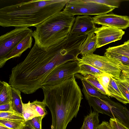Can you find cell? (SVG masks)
I'll return each instance as SVG.
<instances>
[{
    "instance_id": "1",
    "label": "cell",
    "mask_w": 129,
    "mask_h": 129,
    "mask_svg": "<svg viewBox=\"0 0 129 129\" xmlns=\"http://www.w3.org/2000/svg\"><path fill=\"white\" fill-rule=\"evenodd\" d=\"M73 59L68 49L60 44L43 48L35 43L25 59L12 69L9 84L24 94L33 93L42 88L53 69Z\"/></svg>"
},
{
    "instance_id": "2",
    "label": "cell",
    "mask_w": 129,
    "mask_h": 129,
    "mask_svg": "<svg viewBox=\"0 0 129 129\" xmlns=\"http://www.w3.org/2000/svg\"><path fill=\"white\" fill-rule=\"evenodd\" d=\"M43 101L52 116L51 129H66L76 117L83 99L74 76L59 84L43 86Z\"/></svg>"
},
{
    "instance_id": "3",
    "label": "cell",
    "mask_w": 129,
    "mask_h": 129,
    "mask_svg": "<svg viewBox=\"0 0 129 129\" xmlns=\"http://www.w3.org/2000/svg\"><path fill=\"white\" fill-rule=\"evenodd\" d=\"M70 0H32L0 9V25L3 27H36L61 11Z\"/></svg>"
},
{
    "instance_id": "4",
    "label": "cell",
    "mask_w": 129,
    "mask_h": 129,
    "mask_svg": "<svg viewBox=\"0 0 129 129\" xmlns=\"http://www.w3.org/2000/svg\"><path fill=\"white\" fill-rule=\"evenodd\" d=\"M74 16L63 11L36 26L32 34L35 43L41 47L48 48L66 38L71 34Z\"/></svg>"
},
{
    "instance_id": "5",
    "label": "cell",
    "mask_w": 129,
    "mask_h": 129,
    "mask_svg": "<svg viewBox=\"0 0 129 129\" xmlns=\"http://www.w3.org/2000/svg\"><path fill=\"white\" fill-rule=\"evenodd\" d=\"M82 92L89 105L93 108L94 111L108 115L111 118H117L122 123L127 119L128 117L125 107L108 97L104 100L101 99Z\"/></svg>"
},
{
    "instance_id": "6",
    "label": "cell",
    "mask_w": 129,
    "mask_h": 129,
    "mask_svg": "<svg viewBox=\"0 0 129 129\" xmlns=\"http://www.w3.org/2000/svg\"><path fill=\"white\" fill-rule=\"evenodd\" d=\"M116 8L94 2L92 0H70L63 11L74 16L96 15L107 14Z\"/></svg>"
},
{
    "instance_id": "7",
    "label": "cell",
    "mask_w": 129,
    "mask_h": 129,
    "mask_svg": "<svg viewBox=\"0 0 129 129\" xmlns=\"http://www.w3.org/2000/svg\"><path fill=\"white\" fill-rule=\"evenodd\" d=\"M79 65L86 64L90 65L107 73L114 78L119 77L121 74L118 67L122 63L118 60L104 55L101 56L92 54L82 56L78 60Z\"/></svg>"
},
{
    "instance_id": "8",
    "label": "cell",
    "mask_w": 129,
    "mask_h": 129,
    "mask_svg": "<svg viewBox=\"0 0 129 129\" xmlns=\"http://www.w3.org/2000/svg\"><path fill=\"white\" fill-rule=\"evenodd\" d=\"M79 64L78 60L67 61L53 69L42 84V86L59 84L78 73Z\"/></svg>"
},
{
    "instance_id": "9",
    "label": "cell",
    "mask_w": 129,
    "mask_h": 129,
    "mask_svg": "<svg viewBox=\"0 0 129 129\" xmlns=\"http://www.w3.org/2000/svg\"><path fill=\"white\" fill-rule=\"evenodd\" d=\"M33 31L28 27H16L0 37V58L5 56Z\"/></svg>"
},
{
    "instance_id": "10",
    "label": "cell",
    "mask_w": 129,
    "mask_h": 129,
    "mask_svg": "<svg viewBox=\"0 0 129 129\" xmlns=\"http://www.w3.org/2000/svg\"><path fill=\"white\" fill-rule=\"evenodd\" d=\"M97 40V48L121 40L125 32L122 29L102 26L94 31Z\"/></svg>"
},
{
    "instance_id": "11",
    "label": "cell",
    "mask_w": 129,
    "mask_h": 129,
    "mask_svg": "<svg viewBox=\"0 0 129 129\" xmlns=\"http://www.w3.org/2000/svg\"><path fill=\"white\" fill-rule=\"evenodd\" d=\"M95 24L109 26L120 29H125L129 27V17L114 14L96 15L92 17Z\"/></svg>"
},
{
    "instance_id": "12",
    "label": "cell",
    "mask_w": 129,
    "mask_h": 129,
    "mask_svg": "<svg viewBox=\"0 0 129 129\" xmlns=\"http://www.w3.org/2000/svg\"><path fill=\"white\" fill-rule=\"evenodd\" d=\"M96 28L91 17L88 15H78L75 18L71 33L78 35H87L94 31Z\"/></svg>"
},
{
    "instance_id": "13",
    "label": "cell",
    "mask_w": 129,
    "mask_h": 129,
    "mask_svg": "<svg viewBox=\"0 0 129 129\" xmlns=\"http://www.w3.org/2000/svg\"><path fill=\"white\" fill-rule=\"evenodd\" d=\"M32 34L28 35L6 55L0 58V68L3 67L9 60L20 57L24 52L30 48L32 45Z\"/></svg>"
},
{
    "instance_id": "14",
    "label": "cell",
    "mask_w": 129,
    "mask_h": 129,
    "mask_svg": "<svg viewBox=\"0 0 129 129\" xmlns=\"http://www.w3.org/2000/svg\"><path fill=\"white\" fill-rule=\"evenodd\" d=\"M10 102L12 110L22 115L23 103L21 91L9 84Z\"/></svg>"
},
{
    "instance_id": "15",
    "label": "cell",
    "mask_w": 129,
    "mask_h": 129,
    "mask_svg": "<svg viewBox=\"0 0 129 129\" xmlns=\"http://www.w3.org/2000/svg\"><path fill=\"white\" fill-rule=\"evenodd\" d=\"M97 40L94 31L87 35V37L80 48V54L82 56L93 54L97 48Z\"/></svg>"
},
{
    "instance_id": "16",
    "label": "cell",
    "mask_w": 129,
    "mask_h": 129,
    "mask_svg": "<svg viewBox=\"0 0 129 129\" xmlns=\"http://www.w3.org/2000/svg\"><path fill=\"white\" fill-rule=\"evenodd\" d=\"M108 90L110 97L115 98L123 104H129V101L121 92L115 79L111 76H110Z\"/></svg>"
},
{
    "instance_id": "17",
    "label": "cell",
    "mask_w": 129,
    "mask_h": 129,
    "mask_svg": "<svg viewBox=\"0 0 129 129\" xmlns=\"http://www.w3.org/2000/svg\"><path fill=\"white\" fill-rule=\"evenodd\" d=\"M99 113L91 111L85 116L80 129H97L100 125Z\"/></svg>"
},
{
    "instance_id": "18",
    "label": "cell",
    "mask_w": 129,
    "mask_h": 129,
    "mask_svg": "<svg viewBox=\"0 0 129 129\" xmlns=\"http://www.w3.org/2000/svg\"><path fill=\"white\" fill-rule=\"evenodd\" d=\"M77 76L80 79L82 83V91L86 92L91 96L98 98L104 100L108 98L99 91L95 87L86 80L83 76L78 74Z\"/></svg>"
},
{
    "instance_id": "19",
    "label": "cell",
    "mask_w": 129,
    "mask_h": 129,
    "mask_svg": "<svg viewBox=\"0 0 129 129\" xmlns=\"http://www.w3.org/2000/svg\"><path fill=\"white\" fill-rule=\"evenodd\" d=\"M22 115L25 122L35 117L40 116L30 101L26 103H23Z\"/></svg>"
},
{
    "instance_id": "20",
    "label": "cell",
    "mask_w": 129,
    "mask_h": 129,
    "mask_svg": "<svg viewBox=\"0 0 129 129\" xmlns=\"http://www.w3.org/2000/svg\"><path fill=\"white\" fill-rule=\"evenodd\" d=\"M105 73L90 65L82 64L79 65L78 73L83 76L87 75H96L102 74Z\"/></svg>"
},
{
    "instance_id": "21",
    "label": "cell",
    "mask_w": 129,
    "mask_h": 129,
    "mask_svg": "<svg viewBox=\"0 0 129 129\" xmlns=\"http://www.w3.org/2000/svg\"><path fill=\"white\" fill-rule=\"evenodd\" d=\"M0 105L8 102L10 100L9 84L0 81Z\"/></svg>"
},
{
    "instance_id": "22",
    "label": "cell",
    "mask_w": 129,
    "mask_h": 129,
    "mask_svg": "<svg viewBox=\"0 0 129 129\" xmlns=\"http://www.w3.org/2000/svg\"><path fill=\"white\" fill-rule=\"evenodd\" d=\"M0 118L25 122L23 115L13 111L0 112Z\"/></svg>"
},
{
    "instance_id": "23",
    "label": "cell",
    "mask_w": 129,
    "mask_h": 129,
    "mask_svg": "<svg viewBox=\"0 0 129 129\" xmlns=\"http://www.w3.org/2000/svg\"><path fill=\"white\" fill-rule=\"evenodd\" d=\"M106 51L121 54L129 57V47L123 43L122 45L112 47H109Z\"/></svg>"
},
{
    "instance_id": "24",
    "label": "cell",
    "mask_w": 129,
    "mask_h": 129,
    "mask_svg": "<svg viewBox=\"0 0 129 129\" xmlns=\"http://www.w3.org/2000/svg\"><path fill=\"white\" fill-rule=\"evenodd\" d=\"M98 79L105 90L107 95L110 97L108 90V87L110 80L111 75L105 73L101 75H94Z\"/></svg>"
},
{
    "instance_id": "25",
    "label": "cell",
    "mask_w": 129,
    "mask_h": 129,
    "mask_svg": "<svg viewBox=\"0 0 129 129\" xmlns=\"http://www.w3.org/2000/svg\"><path fill=\"white\" fill-rule=\"evenodd\" d=\"M83 76L86 80L93 85L102 94L107 95L106 92L103 86L94 75H87Z\"/></svg>"
},
{
    "instance_id": "26",
    "label": "cell",
    "mask_w": 129,
    "mask_h": 129,
    "mask_svg": "<svg viewBox=\"0 0 129 129\" xmlns=\"http://www.w3.org/2000/svg\"><path fill=\"white\" fill-rule=\"evenodd\" d=\"M31 104L40 116L45 117L47 114L46 106L43 101L41 102L36 100L31 102Z\"/></svg>"
},
{
    "instance_id": "27",
    "label": "cell",
    "mask_w": 129,
    "mask_h": 129,
    "mask_svg": "<svg viewBox=\"0 0 129 129\" xmlns=\"http://www.w3.org/2000/svg\"><path fill=\"white\" fill-rule=\"evenodd\" d=\"M44 117L39 116L25 121L24 125L33 129H42V120Z\"/></svg>"
},
{
    "instance_id": "28",
    "label": "cell",
    "mask_w": 129,
    "mask_h": 129,
    "mask_svg": "<svg viewBox=\"0 0 129 129\" xmlns=\"http://www.w3.org/2000/svg\"><path fill=\"white\" fill-rule=\"evenodd\" d=\"M0 123L11 129H21L24 122L0 118Z\"/></svg>"
},
{
    "instance_id": "29",
    "label": "cell",
    "mask_w": 129,
    "mask_h": 129,
    "mask_svg": "<svg viewBox=\"0 0 129 129\" xmlns=\"http://www.w3.org/2000/svg\"><path fill=\"white\" fill-rule=\"evenodd\" d=\"M106 55L116 59L123 64L129 65V57L117 53L106 51L104 53Z\"/></svg>"
},
{
    "instance_id": "30",
    "label": "cell",
    "mask_w": 129,
    "mask_h": 129,
    "mask_svg": "<svg viewBox=\"0 0 129 129\" xmlns=\"http://www.w3.org/2000/svg\"><path fill=\"white\" fill-rule=\"evenodd\" d=\"M109 123L112 129H129L115 118H110Z\"/></svg>"
},
{
    "instance_id": "31",
    "label": "cell",
    "mask_w": 129,
    "mask_h": 129,
    "mask_svg": "<svg viewBox=\"0 0 129 129\" xmlns=\"http://www.w3.org/2000/svg\"><path fill=\"white\" fill-rule=\"evenodd\" d=\"M93 1L106 6L115 8H118L119 6L120 0H92Z\"/></svg>"
},
{
    "instance_id": "32",
    "label": "cell",
    "mask_w": 129,
    "mask_h": 129,
    "mask_svg": "<svg viewBox=\"0 0 129 129\" xmlns=\"http://www.w3.org/2000/svg\"><path fill=\"white\" fill-rule=\"evenodd\" d=\"M113 78L118 81L129 92V80L126 77L121 74L119 77Z\"/></svg>"
},
{
    "instance_id": "33",
    "label": "cell",
    "mask_w": 129,
    "mask_h": 129,
    "mask_svg": "<svg viewBox=\"0 0 129 129\" xmlns=\"http://www.w3.org/2000/svg\"><path fill=\"white\" fill-rule=\"evenodd\" d=\"M114 78L121 92L129 101V92L118 81Z\"/></svg>"
},
{
    "instance_id": "34",
    "label": "cell",
    "mask_w": 129,
    "mask_h": 129,
    "mask_svg": "<svg viewBox=\"0 0 129 129\" xmlns=\"http://www.w3.org/2000/svg\"><path fill=\"white\" fill-rule=\"evenodd\" d=\"M13 111L10 101L0 105V112H6Z\"/></svg>"
},
{
    "instance_id": "35",
    "label": "cell",
    "mask_w": 129,
    "mask_h": 129,
    "mask_svg": "<svg viewBox=\"0 0 129 129\" xmlns=\"http://www.w3.org/2000/svg\"><path fill=\"white\" fill-rule=\"evenodd\" d=\"M97 129H112L109 123L106 121H103Z\"/></svg>"
},
{
    "instance_id": "36",
    "label": "cell",
    "mask_w": 129,
    "mask_h": 129,
    "mask_svg": "<svg viewBox=\"0 0 129 129\" xmlns=\"http://www.w3.org/2000/svg\"><path fill=\"white\" fill-rule=\"evenodd\" d=\"M0 129H11L4 125L0 123Z\"/></svg>"
},
{
    "instance_id": "37",
    "label": "cell",
    "mask_w": 129,
    "mask_h": 129,
    "mask_svg": "<svg viewBox=\"0 0 129 129\" xmlns=\"http://www.w3.org/2000/svg\"><path fill=\"white\" fill-rule=\"evenodd\" d=\"M21 129H33L25 125L24 124V125L23 126Z\"/></svg>"
},
{
    "instance_id": "38",
    "label": "cell",
    "mask_w": 129,
    "mask_h": 129,
    "mask_svg": "<svg viewBox=\"0 0 129 129\" xmlns=\"http://www.w3.org/2000/svg\"><path fill=\"white\" fill-rule=\"evenodd\" d=\"M123 43L126 44L129 47V40L124 42Z\"/></svg>"
},
{
    "instance_id": "39",
    "label": "cell",
    "mask_w": 129,
    "mask_h": 129,
    "mask_svg": "<svg viewBox=\"0 0 129 129\" xmlns=\"http://www.w3.org/2000/svg\"><path fill=\"white\" fill-rule=\"evenodd\" d=\"M126 111L127 113V114L129 118V110H128L127 109H126Z\"/></svg>"
},
{
    "instance_id": "40",
    "label": "cell",
    "mask_w": 129,
    "mask_h": 129,
    "mask_svg": "<svg viewBox=\"0 0 129 129\" xmlns=\"http://www.w3.org/2000/svg\"><path fill=\"white\" fill-rule=\"evenodd\" d=\"M126 77L129 80V77H126Z\"/></svg>"
}]
</instances>
